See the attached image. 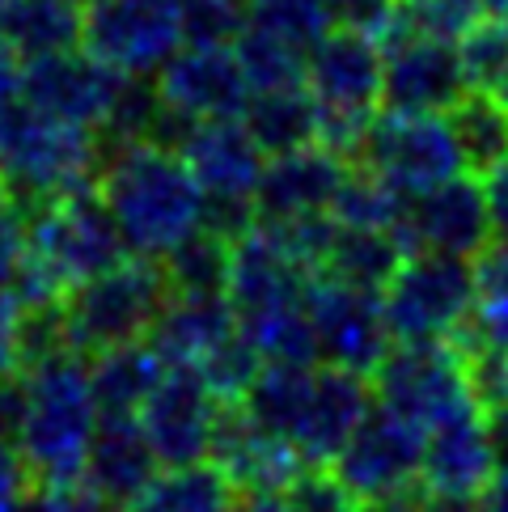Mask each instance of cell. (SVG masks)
I'll use <instances>...</instances> for the list:
<instances>
[{
	"label": "cell",
	"mask_w": 508,
	"mask_h": 512,
	"mask_svg": "<svg viewBox=\"0 0 508 512\" xmlns=\"http://www.w3.org/2000/svg\"><path fill=\"white\" fill-rule=\"evenodd\" d=\"M449 127L470 174H487L508 157V106L492 89H470L449 111Z\"/></svg>",
	"instance_id": "836d02e7"
},
{
	"label": "cell",
	"mask_w": 508,
	"mask_h": 512,
	"mask_svg": "<svg viewBox=\"0 0 508 512\" xmlns=\"http://www.w3.org/2000/svg\"><path fill=\"white\" fill-rule=\"evenodd\" d=\"M356 512H420V496H386V500H365V508H356Z\"/></svg>",
	"instance_id": "816d5d0a"
},
{
	"label": "cell",
	"mask_w": 508,
	"mask_h": 512,
	"mask_svg": "<svg viewBox=\"0 0 508 512\" xmlns=\"http://www.w3.org/2000/svg\"><path fill=\"white\" fill-rule=\"evenodd\" d=\"M170 364L161 360L153 343H123L106 347L89 364V386H94L98 411L102 415H140V407L157 390V381L166 377Z\"/></svg>",
	"instance_id": "484cf974"
},
{
	"label": "cell",
	"mask_w": 508,
	"mask_h": 512,
	"mask_svg": "<svg viewBox=\"0 0 508 512\" xmlns=\"http://www.w3.org/2000/svg\"><path fill=\"white\" fill-rule=\"evenodd\" d=\"M238 5H242V9H250V5H254V0H238Z\"/></svg>",
	"instance_id": "9f6ffc18"
},
{
	"label": "cell",
	"mask_w": 508,
	"mask_h": 512,
	"mask_svg": "<svg viewBox=\"0 0 508 512\" xmlns=\"http://www.w3.org/2000/svg\"><path fill=\"white\" fill-rule=\"evenodd\" d=\"M381 309L394 343L453 339L475 309V267L458 254H411L381 292Z\"/></svg>",
	"instance_id": "52a82bcc"
},
{
	"label": "cell",
	"mask_w": 508,
	"mask_h": 512,
	"mask_svg": "<svg viewBox=\"0 0 508 512\" xmlns=\"http://www.w3.org/2000/svg\"><path fill=\"white\" fill-rule=\"evenodd\" d=\"M225 402L208 390L195 369H166L157 390L140 407V424L161 457V466H191L212 449V432Z\"/></svg>",
	"instance_id": "9a60e30c"
},
{
	"label": "cell",
	"mask_w": 508,
	"mask_h": 512,
	"mask_svg": "<svg viewBox=\"0 0 508 512\" xmlns=\"http://www.w3.org/2000/svg\"><path fill=\"white\" fill-rule=\"evenodd\" d=\"M157 89L195 119H242L254 98L233 47H178L157 72Z\"/></svg>",
	"instance_id": "e0dca14e"
},
{
	"label": "cell",
	"mask_w": 508,
	"mask_h": 512,
	"mask_svg": "<svg viewBox=\"0 0 508 512\" xmlns=\"http://www.w3.org/2000/svg\"><path fill=\"white\" fill-rule=\"evenodd\" d=\"M398 0H326L331 9L335 26H352V30H369V34H381V26L390 22Z\"/></svg>",
	"instance_id": "ee69618b"
},
{
	"label": "cell",
	"mask_w": 508,
	"mask_h": 512,
	"mask_svg": "<svg viewBox=\"0 0 508 512\" xmlns=\"http://www.w3.org/2000/svg\"><path fill=\"white\" fill-rule=\"evenodd\" d=\"M462 5L475 9V17H487V13H508V0H462Z\"/></svg>",
	"instance_id": "f5cc1de1"
},
{
	"label": "cell",
	"mask_w": 508,
	"mask_h": 512,
	"mask_svg": "<svg viewBox=\"0 0 508 512\" xmlns=\"http://www.w3.org/2000/svg\"><path fill=\"white\" fill-rule=\"evenodd\" d=\"M483 191H487V212H492V233L508 242V157L483 174Z\"/></svg>",
	"instance_id": "7dc6e473"
},
{
	"label": "cell",
	"mask_w": 508,
	"mask_h": 512,
	"mask_svg": "<svg viewBox=\"0 0 508 512\" xmlns=\"http://www.w3.org/2000/svg\"><path fill=\"white\" fill-rule=\"evenodd\" d=\"M373 390L381 407L415 419L424 432L449 415L479 407L458 339H415L390 347L373 373Z\"/></svg>",
	"instance_id": "ba28073f"
},
{
	"label": "cell",
	"mask_w": 508,
	"mask_h": 512,
	"mask_svg": "<svg viewBox=\"0 0 508 512\" xmlns=\"http://www.w3.org/2000/svg\"><path fill=\"white\" fill-rule=\"evenodd\" d=\"M183 161L212 199H254L267 170V153L250 136L246 119H199Z\"/></svg>",
	"instance_id": "603a6c76"
},
{
	"label": "cell",
	"mask_w": 508,
	"mask_h": 512,
	"mask_svg": "<svg viewBox=\"0 0 508 512\" xmlns=\"http://www.w3.org/2000/svg\"><path fill=\"white\" fill-rule=\"evenodd\" d=\"M458 51H462V68H466V81L470 89H500V81L508 77V13H487V17H475L462 39H458Z\"/></svg>",
	"instance_id": "f35d334b"
},
{
	"label": "cell",
	"mask_w": 508,
	"mask_h": 512,
	"mask_svg": "<svg viewBox=\"0 0 508 512\" xmlns=\"http://www.w3.org/2000/svg\"><path fill=\"white\" fill-rule=\"evenodd\" d=\"M424 441L428 432L415 419L373 407L331 466L356 500L403 496L424 474Z\"/></svg>",
	"instance_id": "7c38bea8"
},
{
	"label": "cell",
	"mask_w": 508,
	"mask_h": 512,
	"mask_svg": "<svg viewBox=\"0 0 508 512\" xmlns=\"http://www.w3.org/2000/svg\"><path fill=\"white\" fill-rule=\"evenodd\" d=\"M479 512H508V474H496L479 496Z\"/></svg>",
	"instance_id": "f907efd6"
},
{
	"label": "cell",
	"mask_w": 508,
	"mask_h": 512,
	"mask_svg": "<svg viewBox=\"0 0 508 512\" xmlns=\"http://www.w3.org/2000/svg\"><path fill=\"white\" fill-rule=\"evenodd\" d=\"M238 487L216 462L170 466L140 491L123 512H233Z\"/></svg>",
	"instance_id": "83f0119b"
},
{
	"label": "cell",
	"mask_w": 508,
	"mask_h": 512,
	"mask_svg": "<svg viewBox=\"0 0 508 512\" xmlns=\"http://www.w3.org/2000/svg\"><path fill=\"white\" fill-rule=\"evenodd\" d=\"M0 170L5 199L26 216L51 195L98 187L102 136L98 127L56 119L17 94L0 102Z\"/></svg>",
	"instance_id": "3957f363"
},
{
	"label": "cell",
	"mask_w": 508,
	"mask_h": 512,
	"mask_svg": "<svg viewBox=\"0 0 508 512\" xmlns=\"http://www.w3.org/2000/svg\"><path fill=\"white\" fill-rule=\"evenodd\" d=\"M81 47L127 77H157L183 47L178 0H94L81 22Z\"/></svg>",
	"instance_id": "30bf717a"
},
{
	"label": "cell",
	"mask_w": 508,
	"mask_h": 512,
	"mask_svg": "<svg viewBox=\"0 0 508 512\" xmlns=\"http://www.w3.org/2000/svg\"><path fill=\"white\" fill-rule=\"evenodd\" d=\"M246 26L310 56L326 34L335 30V17L326 9V0H254L246 9Z\"/></svg>",
	"instance_id": "d590c367"
},
{
	"label": "cell",
	"mask_w": 508,
	"mask_h": 512,
	"mask_svg": "<svg viewBox=\"0 0 508 512\" xmlns=\"http://www.w3.org/2000/svg\"><path fill=\"white\" fill-rule=\"evenodd\" d=\"M284 508L288 512H356V496L343 487L335 470L326 474L322 466H314V470H301L284 487Z\"/></svg>",
	"instance_id": "60d3db41"
},
{
	"label": "cell",
	"mask_w": 508,
	"mask_h": 512,
	"mask_svg": "<svg viewBox=\"0 0 508 512\" xmlns=\"http://www.w3.org/2000/svg\"><path fill=\"white\" fill-rule=\"evenodd\" d=\"M348 174V157L326 149L322 140L293 153H276L259 178V191H254L259 221H297V216L331 212Z\"/></svg>",
	"instance_id": "ac0fdd59"
},
{
	"label": "cell",
	"mask_w": 508,
	"mask_h": 512,
	"mask_svg": "<svg viewBox=\"0 0 508 512\" xmlns=\"http://www.w3.org/2000/svg\"><path fill=\"white\" fill-rule=\"evenodd\" d=\"M411 195H403L390 178L373 170H352L331 204V216L348 229H398L407 216Z\"/></svg>",
	"instance_id": "e575fe53"
},
{
	"label": "cell",
	"mask_w": 508,
	"mask_h": 512,
	"mask_svg": "<svg viewBox=\"0 0 508 512\" xmlns=\"http://www.w3.org/2000/svg\"><path fill=\"white\" fill-rule=\"evenodd\" d=\"M238 305L229 292H204V297H170L166 314L149 331V343L161 352L170 369H199L216 347L238 335Z\"/></svg>",
	"instance_id": "d4e9b609"
},
{
	"label": "cell",
	"mask_w": 508,
	"mask_h": 512,
	"mask_svg": "<svg viewBox=\"0 0 508 512\" xmlns=\"http://www.w3.org/2000/svg\"><path fill=\"white\" fill-rule=\"evenodd\" d=\"M0 199H5V170H0Z\"/></svg>",
	"instance_id": "11a10c76"
},
{
	"label": "cell",
	"mask_w": 508,
	"mask_h": 512,
	"mask_svg": "<svg viewBox=\"0 0 508 512\" xmlns=\"http://www.w3.org/2000/svg\"><path fill=\"white\" fill-rule=\"evenodd\" d=\"M242 119L267 157L318 144V132H322V106L310 94V85L263 89V94L250 98Z\"/></svg>",
	"instance_id": "4316f807"
},
{
	"label": "cell",
	"mask_w": 508,
	"mask_h": 512,
	"mask_svg": "<svg viewBox=\"0 0 508 512\" xmlns=\"http://www.w3.org/2000/svg\"><path fill=\"white\" fill-rule=\"evenodd\" d=\"M238 60L250 77V89L254 94H263V89H288V85H305V51L288 47L280 39H271V34L246 26L238 34Z\"/></svg>",
	"instance_id": "74e56055"
},
{
	"label": "cell",
	"mask_w": 508,
	"mask_h": 512,
	"mask_svg": "<svg viewBox=\"0 0 508 512\" xmlns=\"http://www.w3.org/2000/svg\"><path fill=\"white\" fill-rule=\"evenodd\" d=\"M174 297H204V292H229V271H233V237L199 225L187 233L166 259H157Z\"/></svg>",
	"instance_id": "d6a6232c"
},
{
	"label": "cell",
	"mask_w": 508,
	"mask_h": 512,
	"mask_svg": "<svg viewBox=\"0 0 508 512\" xmlns=\"http://www.w3.org/2000/svg\"><path fill=\"white\" fill-rule=\"evenodd\" d=\"M305 309H310L318 356L335 369H352L373 377L377 364L390 352V326L386 309H381V292L356 288L335 276H314L305 288Z\"/></svg>",
	"instance_id": "8fae6325"
},
{
	"label": "cell",
	"mask_w": 508,
	"mask_h": 512,
	"mask_svg": "<svg viewBox=\"0 0 508 512\" xmlns=\"http://www.w3.org/2000/svg\"><path fill=\"white\" fill-rule=\"evenodd\" d=\"M496 98H500V102H504V106H508V77H504V81H500V89H496Z\"/></svg>",
	"instance_id": "db71d44e"
},
{
	"label": "cell",
	"mask_w": 508,
	"mask_h": 512,
	"mask_svg": "<svg viewBox=\"0 0 508 512\" xmlns=\"http://www.w3.org/2000/svg\"><path fill=\"white\" fill-rule=\"evenodd\" d=\"M305 85L322 106L318 140L326 149L352 157L356 140L377 119L381 85H386V47L369 30L335 26L305 56Z\"/></svg>",
	"instance_id": "277c9868"
},
{
	"label": "cell",
	"mask_w": 508,
	"mask_h": 512,
	"mask_svg": "<svg viewBox=\"0 0 508 512\" xmlns=\"http://www.w3.org/2000/svg\"><path fill=\"white\" fill-rule=\"evenodd\" d=\"M17 314H22V305L17 297L5 288L0 292V386L13 377H22V339H17Z\"/></svg>",
	"instance_id": "f6af8a7d"
},
{
	"label": "cell",
	"mask_w": 508,
	"mask_h": 512,
	"mask_svg": "<svg viewBox=\"0 0 508 512\" xmlns=\"http://www.w3.org/2000/svg\"><path fill=\"white\" fill-rule=\"evenodd\" d=\"M242 318V335L263 364H318V335L305 301H284L267 309H250Z\"/></svg>",
	"instance_id": "1f68e13d"
},
{
	"label": "cell",
	"mask_w": 508,
	"mask_h": 512,
	"mask_svg": "<svg viewBox=\"0 0 508 512\" xmlns=\"http://www.w3.org/2000/svg\"><path fill=\"white\" fill-rule=\"evenodd\" d=\"M310 386H314V364H263L238 407L254 424L293 441L305 415V402H310Z\"/></svg>",
	"instance_id": "4dcf8cb0"
},
{
	"label": "cell",
	"mask_w": 508,
	"mask_h": 512,
	"mask_svg": "<svg viewBox=\"0 0 508 512\" xmlns=\"http://www.w3.org/2000/svg\"><path fill=\"white\" fill-rule=\"evenodd\" d=\"M85 352L68 347L26 369V419L17 436V453L26 457L39 491L81 487L89 441L98 432V398L89 386Z\"/></svg>",
	"instance_id": "7a4b0ae2"
},
{
	"label": "cell",
	"mask_w": 508,
	"mask_h": 512,
	"mask_svg": "<svg viewBox=\"0 0 508 512\" xmlns=\"http://www.w3.org/2000/svg\"><path fill=\"white\" fill-rule=\"evenodd\" d=\"M470 94L462 51L453 39H407L386 51L381 111L390 115H449Z\"/></svg>",
	"instance_id": "2e32d148"
},
{
	"label": "cell",
	"mask_w": 508,
	"mask_h": 512,
	"mask_svg": "<svg viewBox=\"0 0 508 512\" xmlns=\"http://www.w3.org/2000/svg\"><path fill=\"white\" fill-rule=\"evenodd\" d=\"M26 225L30 254L60 280L64 292L119 267L132 254L98 187L51 195L47 204L26 212Z\"/></svg>",
	"instance_id": "8992f818"
},
{
	"label": "cell",
	"mask_w": 508,
	"mask_h": 512,
	"mask_svg": "<svg viewBox=\"0 0 508 512\" xmlns=\"http://www.w3.org/2000/svg\"><path fill=\"white\" fill-rule=\"evenodd\" d=\"M5 5H9V0H0V9H5Z\"/></svg>",
	"instance_id": "680465c9"
},
{
	"label": "cell",
	"mask_w": 508,
	"mask_h": 512,
	"mask_svg": "<svg viewBox=\"0 0 508 512\" xmlns=\"http://www.w3.org/2000/svg\"><path fill=\"white\" fill-rule=\"evenodd\" d=\"M81 22L85 13L72 0H9L0 9V30L22 60L81 47Z\"/></svg>",
	"instance_id": "f546056e"
},
{
	"label": "cell",
	"mask_w": 508,
	"mask_h": 512,
	"mask_svg": "<svg viewBox=\"0 0 508 512\" xmlns=\"http://www.w3.org/2000/svg\"><path fill=\"white\" fill-rule=\"evenodd\" d=\"M22 512H115V504L98 500L85 487H64V491H39Z\"/></svg>",
	"instance_id": "bcb514c9"
},
{
	"label": "cell",
	"mask_w": 508,
	"mask_h": 512,
	"mask_svg": "<svg viewBox=\"0 0 508 512\" xmlns=\"http://www.w3.org/2000/svg\"><path fill=\"white\" fill-rule=\"evenodd\" d=\"M411 259V250L403 246V237L394 229H348L339 225L335 246L326 254V267L318 276L348 280L356 288L386 292V284L398 276V267Z\"/></svg>",
	"instance_id": "f1b7e54d"
},
{
	"label": "cell",
	"mask_w": 508,
	"mask_h": 512,
	"mask_svg": "<svg viewBox=\"0 0 508 512\" xmlns=\"http://www.w3.org/2000/svg\"><path fill=\"white\" fill-rule=\"evenodd\" d=\"M39 487L26 466V457L17 453V445L0 441V512H22L30 504V491Z\"/></svg>",
	"instance_id": "7bdbcfd3"
},
{
	"label": "cell",
	"mask_w": 508,
	"mask_h": 512,
	"mask_svg": "<svg viewBox=\"0 0 508 512\" xmlns=\"http://www.w3.org/2000/svg\"><path fill=\"white\" fill-rule=\"evenodd\" d=\"M496 474L492 441H487L483 407H470L428 428L424 441V491H449V496H483Z\"/></svg>",
	"instance_id": "cb8c5ba5"
},
{
	"label": "cell",
	"mask_w": 508,
	"mask_h": 512,
	"mask_svg": "<svg viewBox=\"0 0 508 512\" xmlns=\"http://www.w3.org/2000/svg\"><path fill=\"white\" fill-rule=\"evenodd\" d=\"M174 288L157 259H123L119 267L85 280L64 292V318L72 347L85 356H98L106 347H123L149 339L157 318L166 314Z\"/></svg>",
	"instance_id": "5b68a950"
},
{
	"label": "cell",
	"mask_w": 508,
	"mask_h": 512,
	"mask_svg": "<svg viewBox=\"0 0 508 512\" xmlns=\"http://www.w3.org/2000/svg\"><path fill=\"white\" fill-rule=\"evenodd\" d=\"M123 77L127 72L102 64L89 51H51V56L39 60H22V98H30L39 111L56 119L102 127Z\"/></svg>",
	"instance_id": "5bb4252c"
},
{
	"label": "cell",
	"mask_w": 508,
	"mask_h": 512,
	"mask_svg": "<svg viewBox=\"0 0 508 512\" xmlns=\"http://www.w3.org/2000/svg\"><path fill=\"white\" fill-rule=\"evenodd\" d=\"M30 254V225L9 199H0V292H5Z\"/></svg>",
	"instance_id": "b9f144b4"
},
{
	"label": "cell",
	"mask_w": 508,
	"mask_h": 512,
	"mask_svg": "<svg viewBox=\"0 0 508 512\" xmlns=\"http://www.w3.org/2000/svg\"><path fill=\"white\" fill-rule=\"evenodd\" d=\"M470 339L508 347V242L500 237L475 263V309L466 322Z\"/></svg>",
	"instance_id": "8d00e7d4"
},
{
	"label": "cell",
	"mask_w": 508,
	"mask_h": 512,
	"mask_svg": "<svg viewBox=\"0 0 508 512\" xmlns=\"http://www.w3.org/2000/svg\"><path fill=\"white\" fill-rule=\"evenodd\" d=\"M377 390L369 386L365 373L352 369H314V386H310V402H305V415L297 424L293 445L305 457V466H326L343 453V445L352 441V432L365 424V415L373 411Z\"/></svg>",
	"instance_id": "ffe728a7"
},
{
	"label": "cell",
	"mask_w": 508,
	"mask_h": 512,
	"mask_svg": "<svg viewBox=\"0 0 508 512\" xmlns=\"http://www.w3.org/2000/svg\"><path fill=\"white\" fill-rule=\"evenodd\" d=\"M352 170L390 178L403 195H420L466 170L453 127L441 115H377L348 157Z\"/></svg>",
	"instance_id": "9c48e42d"
},
{
	"label": "cell",
	"mask_w": 508,
	"mask_h": 512,
	"mask_svg": "<svg viewBox=\"0 0 508 512\" xmlns=\"http://www.w3.org/2000/svg\"><path fill=\"white\" fill-rule=\"evenodd\" d=\"M98 191L123 242L140 259H166L187 233L204 225V187L178 153L157 144H123L106 153Z\"/></svg>",
	"instance_id": "6da1fadb"
},
{
	"label": "cell",
	"mask_w": 508,
	"mask_h": 512,
	"mask_svg": "<svg viewBox=\"0 0 508 512\" xmlns=\"http://www.w3.org/2000/svg\"><path fill=\"white\" fill-rule=\"evenodd\" d=\"M310 280H314V271L280 242L267 221H254V229H246L233 242L229 301L238 305V314L284 305V301H305Z\"/></svg>",
	"instance_id": "7402d4cb"
},
{
	"label": "cell",
	"mask_w": 508,
	"mask_h": 512,
	"mask_svg": "<svg viewBox=\"0 0 508 512\" xmlns=\"http://www.w3.org/2000/svg\"><path fill=\"white\" fill-rule=\"evenodd\" d=\"M157 466L161 457L149 441V432H144L140 415H102L94 441H89L81 487L94 491L106 504L127 508L157 479Z\"/></svg>",
	"instance_id": "44dd1931"
},
{
	"label": "cell",
	"mask_w": 508,
	"mask_h": 512,
	"mask_svg": "<svg viewBox=\"0 0 508 512\" xmlns=\"http://www.w3.org/2000/svg\"><path fill=\"white\" fill-rule=\"evenodd\" d=\"M183 47H233L246 30V9L238 0H178Z\"/></svg>",
	"instance_id": "ab89813d"
},
{
	"label": "cell",
	"mask_w": 508,
	"mask_h": 512,
	"mask_svg": "<svg viewBox=\"0 0 508 512\" xmlns=\"http://www.w3.org/2000/svg\"><path fill=\"white\" fill-rule=\"evenodd\" d=\"M208 453H212V462L233 479V487L246 491V496H259V491H284L305 466V457L297 453L293 441H284V436L267 432L263 424H254L238 402H225L221 407V419H216Z\"/></svg>",
	"instance_id": "d6986e66"
},
{
	"label": "cell",
	"mask_w": 508,
	"mask_h": 512,
	"mask_svg": "<svg viewBox=\"0 0 508 512\" xmlns=\"http://www.w3.org/2000/svg\"><path fill=\"white\" fill-rule=\"evenodd\" d=\"M487 419V441H492V457H496V470L508 474V402L492 407L483 415Z\"/></svg>",
	"instance_id": "681fc988"
},
{
	"label": "cell",
	"mask_w": 508,
	"mask_h": 512,
	"mask_svg": "<svg viewBox=\"0 0 508 512\" xmlns=\"http://www.w3.org/2000/svg\"><path fill=\"white\" fill-rule=\"evenodd\" d=\"M22 94V56L13 51V43L0 30V102H9Z\"/></svg>",
	"instance_id": "c3c4849f"
},
{
	"label": "cell",
	"mask_w": 508,
	"mask_h": 512,
	"mask_svg": "<svg viewBox=\"0 0 508 512\" xmlns=\"http://www.w3.org/2000/svg\"><path fill=\"white\" fill-rule=\"evenodd\" d=\"M411 254L437 250L458 254V259H479L492 246V212H487V191L479 174H453L437 187L411 195L403 225L394 229Z\"/></svg>",
	"instance_id": "4fadbf2b"
},
{
	"label": "cell",
	"mask_w": 508,
	"mask_h": 512,
	"mask_svg": "<svg viewBox=\"0 0 508 512\" xmlns=\"http://www.w3.org/2000/svg\"><path fill=\"white\" fill-rule=\"evenodd\" d=\"M72 5H94V0H72Z\"/></svg>",
	"instance_id": "6f0895ef"
}]
</instances>
